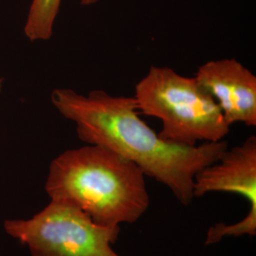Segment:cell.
<instances>
[{
	"mask_svg": "<svg viewBox=\"0 0 256 256\" xmlns=\"http://www.w3.org/2000/svg\"><path fill=\"white\" fill-rule=\"evenodd\" d=\"M52 102L76 124L82 142L108 147L132 162L146 176L170 189L182 205L194 198L196 174L229 147L224 140L192 146L165 140L140 118L134 97L113 96L100 90L82 95L56 88Z\"/></svg>",
	"mask_w": 256,
	"mask_h": 256,
	"instance_id": "6da1fadb",
	"label": "cell"
},
{
	"mask_svg": "<svg viewBox=\"0 0 256 256\" xmlns=\"http://www.w3.org/2000/svg\"><path fill=\"white\" fill-rule=\"evenodd\" d=\"M146 174L108 147L88 144L68 149L50 166L45 190L52 202L82 210L102 227L120 229L148 210Z\"/></svg>",
	"mask_w": 256,
	"mask_h": 256,
	"instance_id": "7a4b0ae2",
	"label": "cell"
},
{
	"mask_svg": "<svg viewBox=\"0 0 256 256\" xmlns=\"http://www.w3.org/2000/svg\"><path fill=\"white\" fill-rule=\"evenodd\" d=\"M138 111L162 120L158 136L165 140L198 146L216 142L230 132L218 102L196 81L167 66H152L135 86Z\"/></svg>",
	"mask_w": 256,
	"mask_h": 256,
	"instance_id": "3957f363",
	"label": "cell"
},
{
	"mask_svg": "<svg viewBox=\"0 0 256 256\" xmlns=\"http://www.w3.org/2000/svg\"><path fill=\"white\" fill-rule=\"evenodd\" d=\"M4 227L28 248L32 256H122L112 248L120 229L100 226L62 202L50 200L32 218L7 220Z\"/></svg>",
	"mask_w": 256,
	"mask_h": 256,
	"instance_id": "277c9868",
	"label": "cell"
},
{
	"mask_svg": "<svg viewBox=\"0 0 256 256\" xmlns=\"http://www.w3.org/2000/svg\"><path fill=\"white\" fill-rule=\"evenodd\" d=\"M214 192L236 194L247 200L250 210L243 220L228 225L230 236H256V137L250 136L232 147L194 176V196Z\"/></svg>",
	"mask_w": 256,
	"mask_h": 256,
	"instance_id": "5b68a950",
	"label": "cell"
},
{
	"mask_svg": "<svg viewBox=\"0 0 256 256\" xmlns=\"http://www.w3.org/2000/svg\"><path fill=\"white\" fill-rule=\"evenodd\" d=\"M196 81L218 102L226 122L256 126V76L234 58L209 61Z\"/></svg>",
	"mask_w": 256,
	"mask_h": 256,
	"instance_id": "8992f818",
	"label": "cell"
},
{
	"mask_svg": "<svg viewBox=\"0 0 256 256\" xmlns=\"http://www.w3.org/2000/svg\"><path fill=\"white\" fill-rule=\"evenodd\" d=\"M61 2L62 0H32L24 27L30 41H46L52 37Z\"/></svg>",
	"mask_w": 256,
	"mask_h": 256,
	"instance_id": "52a82bcc",
	"label": "cell"
},
{
	"mask_svg": "<svg viewBox=\"0 0 256 256\" xmlns=\"http://www.w3.org/2000/svg\"><path fill=\"white\" fill-rule=\"evenodd\" d=\"M98 1L99 0H81V4L82 6H90L96 4Z\"/></svg>",
	"mask_w": 256,
	"mask_h": 256,
	"instance_id": "ba28073f",
	"label": "cell"
}]
</instances>
